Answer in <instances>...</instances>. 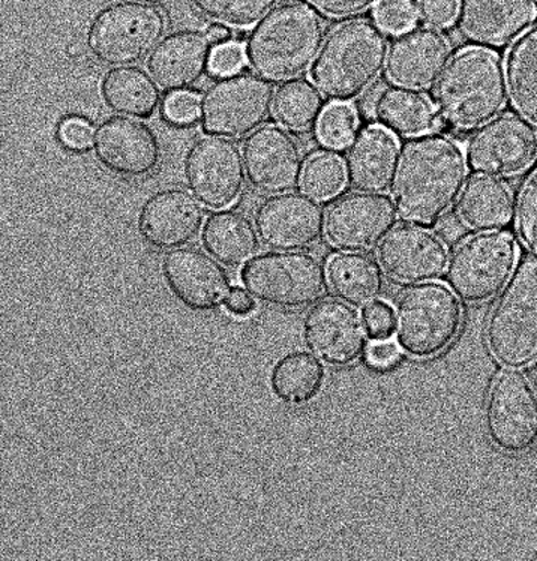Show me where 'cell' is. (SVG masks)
<instances>
[{"label": "cell", "instance_id": "cell-7", "mask_svg": "<svg viewBox=\"0 0 537 561\" xmlns=\"http://www.w3.org/2000/svg\"><path fill=\"white\" fill-rule=\"evenodd\" d=\"M240 280L259 302L287 311L319 304L329 286L328 267L300 251L264 252L242 267Z\"/></svg>", "mask_w": 537, "mask_h": 561}, {"label": "cell", "instance_id": "cell-21", "mask_svg": "<svg viewBox=\"0 0 537 561\" xmlns=\"http://www.w3.org/2000/svg\"><path fill=\"white\" fill-rule=\"evenodd\" d=\"M449 250L433 231L402 226L380 243L378 262L390 278L402 284L431 283L442 278Z\"/></svg>", "mask_w": 537, "mask_h": 561}, {"label": "cell", "instance_id": "cell-35", "mask_svg": "<svg viewBox=\"0 0 537 561\" xmlns=\"http://www.w3.org/2000/svg\"><path fill=\"white\" fill-rule=\"evenodd\" d=\"M304 193L316 201H331L343 193L347 184V170L340 157L329 152L316 153L305 164L302 176Z\"/></svg>", "mask_w": 537, "mask_h": 561}, {"label": "cell", "instance_id": "cell-15", "mask_svg": "<svg viewBox=\"0 0 537 561\" xmlns=\"http://www.w3.org/2000/svg\"><path fill=\"white\" fill-rule=\"evenodd\" d=\"M93 156L107 172L124 179H145L161 164L160 138L150 126L132 117H110L98 126Z\"/></svg>", "mask_w": 537, "mask_h": 561}, {"label": "cell", "instance_id": "cell-48", "mask_svg": "<svg viewBox=\"0 0 537 561\" xmlns=\"http://www.w3.org/2000/svg\"><path fill=\"white\" fill-rule=\"evenodd\" d=\"M68 55L71 56V58H79L81 55V47L79 44H71V46L68 47Z\"/></svg>", "mask_w": 537, "mask_h": 561}, {"label": "cell", "instance_id": "cell-36", "mask_svg": "<svg viewBox=\"0 0 537 561\" xmlns=\"http://www.w3.org/2000/svg\"><path fill=\"white\" fill-rule=\"evenodd\" d=\"M359 119L347 104H332L324 108L317 134L321 144L331 149H345L355 140Z\"/></svg>", "mask_w": 537, "mask_h": 561}, {"label": "cell", "instance_id": "cell-27", "mask_svg": "<svg viewBox=\"0 0 537 561\" xmlns=\"http://www.w3.org/2000/svg\"><path fill=\"white\" fill-rule=\"evenodd\" d=\"M458 213L471 230L498 231L514 217V194L502 179L476 176L464 186Z\"/></svg>", "mask_w": 537, "mask_h": 561}, {"label": "cell", "instance_id": "cell-33", "mask_svg": "<svg viewBox=\"0 0 537 561\" xmlns=\"http://www.w3.org/2000/svg\"><path fill=\"white\" fill-rule=\"evenodd\" d=\"M323 112V98L311 81H287L276 92L275 119L287 131L302 134L312 131L319 126Z\"/></svg>", "mask_w": 537, "mask_h": 561}, {"label": "cell", "instance_id": "cell-28", "mask_svg": "<svg viewBox=\"0 0 537 561\" xmlns=\"http://www.w3.org/2000/svg\"><path fill=\"white\" fill-rule=\"evenodd\" d=\"M101 96L116 115L150 119L161 104V92L152 76L136 67L113 68L101 81Z\"/></svg>", "mask_w": 537, "mask_h": 561}, {"label": "cell", "instance_id": "cell-46", "mask_svg": "<svg viewBox=\"0 0 537 561\" xmlns=\"http://www.w3.org/2000/svg\"><path fill=\"white\" fill-rule=\"evenodd\" d=\"M366 359L374 368H389L398 360V347L389 340L374 341L372 347L366 350Z\"/></svg>", "mask_w": 537, "mask_h": 561}, {"label": "cell", "instance_id": "cell-13", "mask_svg": "<svg viewBox=\"0 0 537 561\" xmlns=\"http://www.w3.org/2000/svg\"><path fill=\"white\" fill-rule=\"evenodd\" d=\"M467 158L471 169L480 174L518 176L537 161L535 126L518 116L495 117L470 138Z\"/></svg>", "mask_w": 537, "mask_h": 561}, {"label": "cell", "instance_id": "cell-40", "mask_svg": "<svg viewBox=\"0 0 537 561\" xmlns=\"http://www.w3.org/2000/svg\"><path fill=\"white\" fill-rule=\"evenodd\" d=\"M164 115L174 125L194 124L201 119V100L191 92L173 93L167 98Z\"/></svg>", "mask_w": 537, "mask_h": 561}, {"label": "cell", "instance_id": "cell-45", "mask_svg": "<svg viewBox=\"0 0 537 561\" xmlns=\"http://www.w3.org/2000/svg\"><path fill=\"white\" fill-rule=\"evenodd\" d=\"M226 310L238 319H247L258 311V300L245 287H233L226 300Z\"/></svg>", "mask_w": 537, "mask_h": 561}, {"label": "cell", "instance_id": "cell-30", "mask_svg": "<svg viewBox=\"0 0 537 561\" xmlns=\"http://www.w3.org/2000/svg\"><path fill=\"white\" fill-rule=\"evenodd\" d=\"M374 115L384 128L402 137L425 136L441 124L437 110L429 98L400 87L385 89L377 96Z\"/></svg>", "mask_w": 537, "mask_h": 561}, {"label": "cell", "instance_id": "cell-4", "mask_svg": "<svg viewBox=\"0 0 537 561\" xmlns=\"http://www.w3.org/2000/svg\"><path fill=\"white\" fill-rule=\"evenodd\" d=\"M388 55V36L376 22L341 24L324 41L312 65V83L332 103H353L380 79Z\"/></svg>", "mask_w": 537, "mask_h": 561}, {"label": "cell", "instance_id": "cell-38", "mask_svg": "<svg viewBox=\"0 0 537 561\" xmlns=\"http://www.w3.org/2000/svg\"><path fill=\"white\" fill-rule=\"evenodd\" d=\"M374 20L388 34L400 35L416 23V10L410 0H381L374 10Z\"/></svg>", "mask_w": 537, "mask_h": 561}, {"label": "cell", "instance_id": "cell-17", "mask_svg": "<svg viewBox=\"0 0 537 561\" xmlns=\"http://www.w3.org/2000/svg\"><path fill=\"white\" fill-rule=\"evenodd\" d=\"M304 343L331 367H350L366 355L368 333L352 305L323 300L304 320Z\"/></svg>", "mask_w": 537, "mask_h": 561}, {"label": "cell", "instance_id": "cell-12", "mask_svg": "<svg viewBox=\"0 0 537 561\" xmlns=\"http://www.w3.org/2000/svg\"><path fill=\"white\" fill-rule=\"evenodd\" d=\"M186 185L209 210H226L245 190L243 153L227 138L206 137L195 141L185 158Z\"/></svg>", "mask_w": 537, "mask_h": 561}, {"label": "cell", "instance_id": "cell-8", "mask_svg": "<svg viewBox=\"0 0 537 561\" xmlns=\"http://www.w3.org/2000/svg\"><path fill=\"white\" fill-rule=\"evenodd\" d=\"M169 20L150 3H113L98 12L88 30L93 58L108 67H133L152 55L164 39Z\"/></svg>", "mask_w": 537, "mask_h": 561}, {"label": "cell", "instance_id": "cell-19", "mask_svg": "<svg viewBox=\"0 0 537 561\" xmlns=\"http://www.w3.org/2000/svg\"><path fill=\"white\" fill-rule=\"evenodd\" d=\"M162 275L174 298L193 312L219 310L233 290L221 263L194 248L169 252L162 260Z\"/></svg>", "mask_w": 537, "mask_h": 561}, {"label": "cell", "instance_id": "cell-10", "mask_svg": "<svg viewBox=\"0 0 537 561\" xmlns=\"http://www.w3.org/2000/svg\"><path fill=\"white\" fill-rule=\"evenodd\" d=\"M518 254L514 236L483 231L467 239L454 252L447 264V284L466 304L488 302L506 287Z\"/></svg>", "mask_w": 537, "mask_h": 561}, {"label": "cell", "instance_id": "cell-41", "mask_svg": "<svg viewBox=\"0 0 537 561\" xmlns=\"http://www.w3.org/2000/svg\"><path fill=\"white\" fill-rule=\"evenodd\" d=\"M316 11L331 20L356 18L377 7L381 0H308Z\"/></svg>", "mask_w": 537, "mask_h": 561}, {"label": "cell", "instance_id": "cell-32", "mask_svg": "<svg viewBox=\"0 0 537 561\" xmlns=\"http://www.w3.org/2000/svg\"><path fill=\"white\" fill-rule=\"evenodd\" d=\"M504 71L512 107L537 129V24L509 48Z\"/></svg>", "mask_w": 537, "mask_h": 561}, {"label": "cell", "instance_id": "cell-44", "mask_svg": "<svg viewBox=\"0 0 537 561\" xmlns=\"http://www.w3.org/2000/svg\"><path fill=\"white\" fill-rule=\"evenodd\" d=\"M59 138L68 149L87 150L93 140L92 126L79 117H69L60 125Z\"/></svg>", "mask_w": 537, "mask_h": 561}, {"label": "cell", "instance_id": "cell-23", "mask_svg": "<svg viewBox=\"0 0 537 561\" xmlns=\"http://www.w3.org/2000/svg\"><path fill=\"white\" fill-rule=\"evenodd\" d=\"M535 0H459L457 26L462 38L480 47H502L530 30Z\"/></svg>", "mask_w": 537, "mask_h": 561}, {"label": "cell", "instance_id": "cell-20", "mask_svg": "<svg viewBox=\"0 0 537 561\" xmlns=\"http://www.w3.org/2000/svg\"><path fill=\"white\" fill-rule=\"evenodd\" d=\"M205 221L202 203L193 193L167 188L150 195L138 217L141 239L157 251H174L188 245Z\"/></svg>", "mask_w": 537, "mask_h": 561}, {"label": "cell", "instance_id": "cell-47", "mask_svg": "<svg viewBox=\"0 0 537 561\" xmlns=\"http://www.w3.org/2000/svg\"><path fill=\"white\" fill-rule=\"evenodd\" d=\"M206 35L209 36L215 47L226 46V44L231 43V39H233V32L230 31L229 26L221 23L210 24L207 27Z\"/></svg>", "mask_w": 537, "mask_h": 561}, {"label": "cell", "instance_id": "cell-6", "mask_svg": "<svg viewBox=\"0 0 537 561\" xmlns=\"http://www.w3.org/2000/svg\"><path fill=\"white\" fill-rule=\"evenodd\" d=\"M461 328V304L445 284H418L398 300L395 336L398 347L414 359L441 355L454 344Z\"/></svg>", "mask_w": 537, "mask_h": 561}, {"label": "cell", "instance_id": "cell-29", "mask_svg": "<svg viewBox=\"0 0 537 561\" xmlns=\"http://www.w3.org/2000/svg\"><path fill=\"white\" fill-rule=\"evenodd\" d=\"M329 286L338 299L355 308H366L384 295L386 280L376 260L362 252H343L329 260Z\"/></svg>", "mask_w": 537, "mask_h": 561}, {"label": "cell", "instance_id": "cell-2", "mask_svg": "<svg viewBox=\"0 0 537 561\" xmlns=\"http://www.w3.org/2000/svg\"><path fill=\"white\" fill-rule=\"evenodd\" d=\"M507 101L506 71L498 53L482 47L458 51L434 89L441 121L470 131L495 119Z\"/></svg>", "mask_w": 537, "mask_h": 561}, {"label": "cell", "instance_id": "cell-39", "mask_svg": "<svg viewBox=\"0 0 537 561\" xmlns=\"http://www.w3.org/2000/svg\"><path fill=\"white\" fill-rule=\"evenodd\" d=\"M364 320L368 339L373 341H386L392 339L395 331V311L389 304L377 300L364 308Z\"/></svg>", "mask_w": 537, "mask_h": 561}, {"label": "cell", "instance_id": "cell-16", "mask_svg": "<svg viewBox=\"0 0 537 561\" xmlns=\"http://www.w3.org/2000/svg\"><path fill=\"white\" fill-rule=\"evenodd\" d=\"M260 241L274 251H302L316 245L327 229V213L307 193L276 194L255 214Z\"/></svg>", "mask_w": 537, "mask_h": 561}, {"label": "cell", "instance_id": "cell-26", "mask_svg": "<svg viewBox=\"0 0 537 561\" xmlns=\"http://www.w3.org/2000/svg\"><path fill=\"white\" fill-rule=\"evenodd\" d=\"M202 242L209 255L227 267H243L260 251V236L251 219L233 210L210 215Z\"/></svg>", "mask_w": 537, "mask_h": 561}, {"label": "cell", "instance_id": "cell-37", "mask_svg": "<svg viewBox=\"0 0 537 561\" xmlns=\"http://www.w3.org/2000/svg\"><path fill=\"white\" fill-rule=\"evenodd\" d=\"M516 230L523 245L537 257V170L521 190L516 205Z\"/></svg>", "mask_w": 537, "mask_h": 561}, {"label": "cell", "instance_id": "cell-9", "mask_svg": "<svg viewBox=\"0 0 537 561\" xmlns=\"http://www.w3.org/2000/svg\"><path fill=\"white\" fill-rule=\"evenodd\" d=\"M275 105L274 87L258 75L222 77L201 100V125L207 136L240 140L262 128Z\"/></svg>", "mask_w": 537, "mask_h": 561}, {"label": "cell", "instance_id": "cell-43", "mask_svg": "<svg viewBox=\"0 0 537 561\" xmlns=\"http://www.w3.org/2000/svg\"><path fill=\"white\" fill-rule=\"evenodd\" d=\"M245 64V48L238 43H229L226 46L215 47L214 55H212L210 69L215 76L229 77L238 75Z\"/></svg>", "mask_w": 537, "mask_h": 561}, {"label": "cell", "instance_id": "cell-34", "mask_svg": "<svg viewBox=\"0 0 537 561\" xmlns=\"http://www.w3.org/2000/svg\"><path fill=\"white\" fill-rule=\"evenodd\" d=\"M195 10L214 23L250 30L272 11L275 0H190Z\"/></svg>", "mask_w": 537, "mask_h": 561}, {"label": "cell", "instance_id": "cell-5", "mask_svg": "<svg viewBox=\"0 0 537 561\" xmlns=\"http://www.w3.org/2000/svg\"><path fill=\"white\" fill-rule=\"evenodd\" d=\"M485 340L492 359L506 369L537 360V259L521 262L488 317Z\"/></svg>", "mask_w": 537, "mask_h": 561}, {"label": "cell", "instance_id": "cell-11", "mask_svg": "<svg viewBox=\"0 0 537 561\" xmlns=\"http://www.w3.org/2000/svg\"><path fill=\"white\" fill-rule=\"evenodd\" d=\"M485 426L504 454L523 455L537 445V390L526 376L500 374L488 396Z\"/></svg>", "mask_w": 537, "mask_h": 561}, {"label": "cell", "instance_id": "cell-1", "mask_svg": "<svg viewBox=\"0 0 537 561\" xmlns=\"http://www.w3.org/2000/svg\"><path fill=\"white\" fill-rule=\"evenodd\" d=\"M467 161L461 146L443 134L414 137L402 149L392 197L402 219L419 226L441 221L461 197Z\"/></svg>", "mask_w": 537, "mask_h": 561}, {"label": "cell", "instance_id": "cell-3", "mask_svg": "<svg viewBox=\"0 0 537 561\" xmlns=\"http://www.w3.org/2000/svg\"><path fill=\"white\" fill-rule=\"evenodd\" d=\"M324 44V24L315 8L288 2L255 24L247 39V64L264 80L283 83L305 75Z\"/></svg>", "mask_w": 537, "mask_h": 561}, {"label": "cell", "instance_id": "cell-22", "mask_svg": "<svg viewBox=\"0 0 537 561\" xmlns=\"http://www.w3.org/2000/svg\"><path fill=\"white\" fill-rule=\"evenodd\" d=\"M450 60V44L435 27H412L390 44L386 75L395 87L423 91L437 83Z\"/></svg>", "mask_w": 537, "mask_h": 561}, {"label": "cell", "instance_id": "cell-31", "mask_svg": "<svg viewBox=\"0 0 537 561\" xmlns=\"http://www.w3.org/2000/svg\"><path fill=\"white\" fill-rule=\"evenodd\" d=\"M272 393L284 404L307 405L320 396L327 383V369L308 352L287 353L276 362L268 377Z\"/></svg>", "mask_w": 537, "mask_h": 561}, {"label": "cell", "instance_id": "cell-24", "mask_svg": "<svg viewBox=\"0 0 537 561\" xmlns=\"http://www.w3.org/2000/svg\"><path fill=\"white\" fill-rule=\"evenodd\" d=\"M214 44L201 31H181L165 36L148 59L149 75L162 91H188L210 68Z\"/></svg>", "mask_w": 537, "mask_h": 561}, {"label": "cell", "instance_id": "cell-14", "mask_svg": "<svg viewBox=\"0 0 537 561\" xmlns=\"http://www.w3.org/2000/svg\"><path fill=\"white\" fill-rule=\"evenodd\" d=\"M397 222V205L389 195L357 191L329 209L324 234L336 250L366 252L380 245Z\"/></svg>", "mask_w": 537, "mask_h": 561}, {"label": "cell", "instance_id": "cell-49", "mask_svg": "<svg viewBox=\"0 0 537 561\" xmlns=\"http://www.w3.org/2000/svg\"><path fill=\"white\" fill-rule=\"evenodd\" d=\"M134 2L150 3V5H155V3H161L164 2V0H134Z\"/></svg>", "mask_w": 537, "mask_h": 561}, {"label": "cell", "instance_id": "cell-25", "mask_svg": "<svg viewBox=\"0 0 537 561\" xmlns=\"http://www.w3.org/2000/svg\"><path fill=\"white\" fill-rule=\"evenodd\" d=\"M400 144L384 126H369L350 145L345 170L353 188L362 193H385L400 165Z\"/></svg>", "mask_w": 537, "mask_h": 561}, {"label": "cell", "instance_id": "cell-18", "mask_svg": "<svg viewBox=\"0 0 537 561\" xmlns=\"http://www.w3.org/2000/svg\"><path fill=\"white\" fill-rule=\"evenodd\" d=\"M242 153L248 181L259 193H290L302 182V149L283 126H262L252 133Z\"/></svg>", "mask_w": 537, "mask_h": 561}, {"label": "cell", "instance_id": "cell-42", "mask_svg": "<svg viewBox=\"0 0 537 561\" xmlns=\"http://www.w3.org/2000/svg\"><path fill=\"white\" fill-rule=\"evenodd\" d=\"M459 0H418L419 18L430 27H449L458 14Z\"/></svg>", "mask_w": 537, "mask_h": 561}]
</instances>
